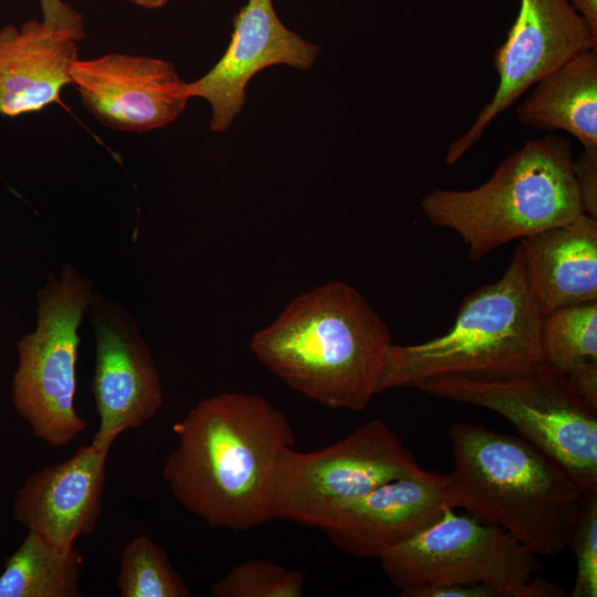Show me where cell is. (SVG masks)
<instances>
[{"label":"cell","mask_w":597,"mask_h":597,"mask_svg":"<svg viewBox=\"0 0 597 597\" xmlns=\"http://www.w3.org/2000/svg\"><path fill=\"white\" fill-rule=\"evenodd\" d=\"M447 507L442 516L378 559L401 590L433 584H488L505 597H564L554 583L534 576L538 555L506 531Z\"/></svg>","instance_id":"obj_7"},{"label":"cell","mask_w":597,"mask_h":597,"mask_svg":"<svg viewBox=\"0 0 597 597\" xmlns=\"http://www.w3.org/2000/svg\"><path fill=\"white\" fill-rule=\"evenodd\" d=\"M413 388L499 413L585 492L597 491V409L557 367L543 360L510 373L436 376Z\"/></svg>","instance_id":"obj_6"},{"label":"cell","mask_w":597,"mask_h":597,"mask_svg":"<svg viewBox=\"0 0 597 597\" xmlns=\"http://www.w3.org/2000/svg\"><path fill=\"white\" fill-rule=\"evenodd\" d=\"M172 429L178 446L163 478L189 513L234 532L272 520L276 465L295 441L282 410L258 395L222 392L200 400Z\"/></svg>","instance_id":"obj_1"},{"label":"cell","mask_w":597,"mask_h":597,"mask_svg":"<svg viewBox=\"0 0 597 597\" xmlns=\"http://www.w3.org/2000/svg\"><path fill=\"white\" fill-rule=\"evenodd\" d=\"M572 168L584 213L597 218V153L583 150Z\"/></svg>","instance_id":"obj_24"},{"label":"cell","mask_w":597,"mask_h":597,"mask_svg":"<svg viewBox=\"0 0 597 597\" xmlns=\"http://www.w3.org/2000/svg\"><path fill=\"white\" fill-rule=\"evenodd\" d=\"M146 9H157L167 4L170 0H126Z\"/></svg>","instance_id":"obj_29"},{"label":"cell","mask_w":597,"mask_h":597,"mask_svg":"<svg viewBox=\"0 0 597 597\" xmlns=\"http://www.w3.org/2000/svg\"><path fill=\"white\" fill-rule=\"evenodd\" d=\"M568 2L597 33V0H568Z\"/></svg>","instance_id":"obj_28"},{"label":"cell","mask_w":597,"mask_h":597,"mask_svg":"<svg viewBox=\"0 0 597 597\" xmlns=\"http://www.w3.org/2000/svg\"><path fill=\"white\" fill-rule=\"evenodd\" d=\"M530 292L543 314L597 301V218L586 213L520 239Z\"/></svg>","instance_id":"obj_17"},{"label":"cell","mask_w":597,"mask_h":597,"mask_svg":"<svg viewBox=\"0 0 597 597\" xmlns=\"http://www.w3.org/2000/svg\"><path fill=\"white\" fill-rule=\"evenodd\" d=\"M421 470L389 426L374 419L324 449L284 450L274 474L271 516L318 527L338 504Z\"/></svg>","instance_id":"obj_9"},{"label":"cell","mask_w":597,"mask_h":597,"mask_svg":"<svg viewBox=\"0 0 597 597\" xmlns=\"http://www.w3.org/2000/svg\"><path fill=\"white\" fill-rule=\"evenodd\" d=\"M444 484V473L422 469L338 504L318 528L347 554L379 558L451 507Z\"/></svg>","instance_id":"obj_13"},{"label":"cell","mask_w":597,"mask_h":597,"mask_svg":"<svg viewBox=\"0 0 597 597\" xmlns=\"http://www.w3.org/2000/svg\"><path fill=\"white\" fill-rule=\"evenodd\" d=\"M533 86L516 107L517 121L541 130H564L583 150L597 153V49L573 56Z\"/></svg>","instance_id":"obj_18"},{"label":"cell","mask_w":597,"mask_h":597,"mask_svg":"<svg viewBox=\"0 0 597 597\" xmlns=\"http://www.w3.org/2000/svg\"><path fill=\"white\" fill-rule=\"evenodd\" d=\"M541 349L543 359L562 371L578 363L597 360V301L543 314Z\"/></svg>","instance_id":"obj_20"},{"label":"cell","mask_w":597,"mask_h":597,"mask_svg":"<svg viewBox=\"0 0 597 597\" xmlns=\"http://www.w3.org/2000/svg\"><path fill=\"white\" fill-rule=\"evenodd\" d=\"M94 327L92 391L100 426L93 440L112 444L125 430L155 416L163 402L161 385L149 349L135 328L102 312L94 318Z\"/></svg>","instance_id":"obj_15"},{"label":"cell","mask_w":597,"mask_h":597,"mask_svg":"<svg viewBox=\"0 0 597 597\" xmlns=\"http://www.w3.org/2000/svg\"><path fill=\"white\" fill-rule=\"evenodd\" d=\"M92 283L66 265L39 292L38 326L17 345L18 367L11 400L33 434L51 447L75 440L87 427L74 405L82 314Z\"/></svg>","instance_id":"obj_8"},{"label":"cell","mask_w":597,"mask_h":597,"mask_svg":"<svg viewBox=\"0 0 597 597\" xmlns=\"http://www.w3.org/2000/svg\"><path fill=\"white\" fill-rule=\"evenodd\" d=\"M70 33L31 19L0 29V114L19 116L60 101L71 85L77 43Z\"/></svg>","instance_id":"obj_16"},{"label":"cell","mask_w":597,"mask_h":597,"mask_svg":"<svg viewBox=\"0 0 597 597\" xmlns=\"http://www.w3.org/2000/svg\"><path fill=\"white\" fill-rule=\"evenodd\" d=\"M82 553L60 551L28 531L22 544L4 561L0 597H80Z\"/></svg>","instance_id":"obj_19"},{"label":"cell","mask_w":597,"mask_h":597,"mask_svg":"<svg viewBox=\"0 0 597 597\" xmlns=\"http://www.w3.org/2000/svg\"><path fill=\"white\" fill-rule=\"evenodd\" d=\"M568 138L528 139L503 159L481 186L436 188L420 202L433 226L453 230L480 261L512 240L565 224L584 213Z\"/></svg>","instance_id":"obj_4"},{"label":"cell","mask_w":597,"mask_h":597,"mask_svg":"<svg viewBox=\"0 0 597 597\" xmlns=\"http://www.w3.org/2000/svg\"><path fill=\"white\" fill-rule=\"evenodd\" d=\"M43 22L70 33L81 41L85 38L83 17L62 0H40Z\"/></svg>","instance_id":"obj_26"},{"label":"cell","mask_w":597,"mask_h":597,"mask_svg":"<svg viewBox=\"0 0 597 597\" xmlns=\"http://www.w3.org/2000/svg\"><path fill=\"white\" fill-rule=\"evenodd\" d=\"M71 84L96 121L127 133H146L172 123L190 98L187 82L172 63L119 52L77 57L71 67Z\"/></svg>","instance_id":"obj_11"},{"label":"cell","mask_w":597,"mask_h":597,"mask_svg":"<svg viewBox=\"0 0 597 597\" xmlns=\"http://www.w3.org/2000/svg\"><path fill=\"white\" fill-rule=\"evenodd\" d=\"M542 318L517 247L498 281L463 298L448 332L422 343L391 344L377 395L436 376L502 374L541 363Z\"/></svg>","instance_id":"obj_5"},{"label":"cell","mask_w":597,"mask_h":597,"mask_svg":"<svg viewBox=\"0 0 597 597\" xmlns=\"http://www.w3.org/2000/svg\"><path fill=\"white\" fill-rule=\"evenodd\" d=\"M569 546L577 562L572 597L597 596V491L586 492Z\"/></svg>","instance_id":"obj_23"},{"label":"cell","mask_w":597,"mask_h":597,"mask_svg":"<svg viewBox=\"0 0 597 597\" xmlns=\"http://www.w3.org/2000/svg\"><path fill=\"white\" fill-rule=\"evenodd\" d=\"M112 444L92 440L63 462L30 475L13 501L14 520L60 551L95 532Z\"/></svg>","instance_id":"obj_14"},{"label":"cell","mask_w":597,"mask_h":597,"mask_svg":"<svg viewBox=\"0 0 597 597\" xmlns=\"http://www.w3.org/2000/svg\"><path fill=\"white\" fill-rule=\"evenodd\" d=\"M317 45L305 41L279 19L272 0H248L233 18L230 43L220 60L200 78L187 83L188 94L211 106L210 130H226L245 103L250 80L272 65L310 69Z\"/></svg>","instance_id":"obj_12"},{"label":"cell","mask_w":597,"mask_h":597,"mask_svg":"<svg viewBox=\"0 0 597 597\" xmlns=\"http://www.w3.org/2000/svg\"><path fill=\"white\" fill-rule=\"evenodd\" d=\"M563 373L577 394L597 409V360L578 363Z\"/></svg>","instance_id":"obj_27"},{"label":"cell","mask_w":597,"mask_h":597,"mask_svg":"<svg viewBox=\"0 0 597 597\" xmlns=\"http://www.w3.org/2000/svg\"><path fill=\"white\" fill-rule=\"evenodd\" d=\"M590 49H597V33L568 0H521L515 22L494 53L498 88L467 132L449 145L446 165L455 164L531 86Z\"/></svg>","instance_id":"obj_10"},{"label":"cell","mask_w":597,"mask_h":597,"mask_svg":"<svg viewBox=\"0 0 597 597\" xmlns=\"http://www.w3.org/2000/svg\"><path fill=\"white\" fill-rule=\"evenodd\" d=\"M402 597H505L488 584H433L412 587L400 591Z\"/></svg>","instance_id":"obj_25"},{"label":"cell","mask_w":597,"mask_h":597,"mask_svg":"<svg viewBox=\"0 0 597 597\" xmlns=\"http://www.w3.org/2000/svg\"><path fill=\"white\" fill-rule=\"evenodd\" d=\"M117 587L122 597L190 596L166 552L148 535L135 537L122 551Z\"/></svg>","instance_id":"obj_21"},{"label":"cell","mask_w":597,"mask_h":597,"mask_svg":"<svg viewBox=\"0 0 597 597\" xmlns=\"http://www.w3.org/2000/svg\"><path fill=\"white\" fill-rule=\"evenodd\" d=\"M449 437L451 507L501 527L537 555L569 546L586 492L566 470L524 438L483 426L454 422Z\"/></svg>","instance_id":"obj_3"},{"label":"cell","mask_w":597,"mask_h":597,"mask_svg":"<svg viewBox=\"0 0 597 597\" xmlns=\"http://www.w3.org/2000/svg\"><path fill=\"white\" fill-rule=\"evenodd\" d=\"M216 597H301L304 575L266 559L234 566L211 586Z\"/></svg>","instance_id":"obj_22"},{"label":"cell","mask_w":597,"mask_h":597,"mask_svg":"<svg viewBox=\"0 0 597 597\" xmlns=\"http://www.w3.org/2000/svg\"><path fill=\"white\" fill-rule=\"evenodd\" d=\"M390 332L350 285L332 281L293 298L253 334L250 348L270 371L332 409L363 410L377 395Z\"/></svg>","instance_id":"obj_2"}]
</instances>
